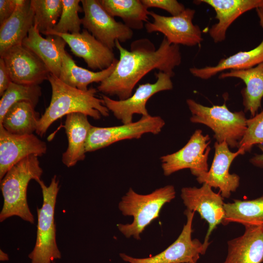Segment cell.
<instances>
[{
	"label": "cell",
	"mask_w": 263,
	"mask_h": 263,
	"mask_svg": "<svg viewBox=\"0 0 263 263\" xmlns=\"http://www.w3.org/2000/svg\"><path fill=\"white\" fill-rule=\"evenodd\" d=\"M115 47L119 59L113 73L100 83L97 90L106 95H116L121 100L130 97L136 84L152 70L172 77L175 75L173 70L181 63L179 45L169 43L165 37L157 49L146 38L132 41L130 50L118 40Z\"/></svg>",
	"instance_id": "cell-1"
},
{
	"label": "cell",
	"mask_w": 263,
	"mask_h": 263,
	"mask_svg": "<svg viewBox=\"0 0 263 263\" xmlns=\"http://www.w3.org/2000/svg\"><path fill=\"white\" fill-rule=\"evenodd\" d=\"M52 88L50 103L40 117L36 131L43 136L56 120L73 113H81L95 120L108 116L109 110L102 99L95 96L97 90L90 88L83 91L71 87L57 77L50 74L48 78Z\"/></svg>",
	"instance_id": "cell-2"
},
{
	"label": "cell",
	"mask_w": 263,
	"mask_h": 263,
	"mask_svg": "<svg viewBox=\"0 0 263 263\" xmlns=\"http://www.w3.org/2000/svg\"><path fill=\"white\" fill-rule=\"evenodd\" d=\"M43 170L38 156L31 155L12 167L0 180L3 204L0 213V222L16 216L34 224V217L27 200V189L31 180L38 183Z\"/></svg>",
	"instance_id": "cell-3"
},
{
	"label": "cell",
	"mask_w": 263,
	"mask_h": 263,
	"mask_svg": "<svg viewBox=\"0 0 263 263\" xmlns=\"http://www.w3.org/2000/svg\"><path fill=\"white\" fill-rule=\"evenodd\" d=\"M176 191L172 185L157 188L148 194H140L130 188L122 197L118 207L124 216L133 218L131 224L117 225L119 230L126 237L132 236L140 239L145 228L159 216L163 206L175 197Z\"/></svg>",
	"instance_id": "cell-4"
},
{
	"label": "cell",
	"mask_w": 263,
	"mask_h": 263,
	"mask_svg": "<svg viewBox=\"0 0 263 263\" xmlns=\"http://www.w3.org/2000/svg\"><path fill=\"white\" fill-rule=\"evenodd\" d=\"M186 102L192 114L191 122L210 128L218 143L225 142L231 148H238L246 130L247 119L244 112L230 111L225 102L212 107L204 106L192 99H188Z\"/></svg>",
	"instance_id": "cell-5"
},
{
	"label": "cell",
	"mask_w": 263,
	"mask_h": 263,
	"mask_svg": "<svg viewBox=\"0 0 263 263\" xmlns=\"http://www.w3.org/2000/svg\"><path fill=\"white\" fill-rule=\"evenodd\" d=\"M43 203L41 208H37L38 225L35 246L29 254L31 263H53L61 258L56 242V228L55 223V209L56 197L59 191V181L56 175L46 186L39 181Z\"/></svg>",
	"instance_id": "cell-6"
},
{
	"label": "cell",
	"mask_w": 263,
	"mask_h": 263,
	"mask_svg": "<svg viewBox=\"0 0 263 263\" xmlns=\"http://www.w3.org/2000/svg\"><path fill=\"white\" fill-rule=\"evenodd\" d=\"M84 16L81 23L85 29L112 50L115 41L124 42L133 36L132 29L117 21L104 9L99 0H81Z\"/></svg>",
	"instance_id": "cell-7"
},
{
	"label": "cell",
	"mask_w": 263,
	"mask_h": 263,
	"mask_svg": "<svg viewBox=\"0 0 263 263\" xmlns=\"http://www.w3.org/2000/svg\"><path fill=\"white\" fill-rule=\"evenodd\" d=\"M195 212L187 209L184 212L187 222L177 239L162 252L153 256L137 258L120 253L121 259L129 263H197L200 255L207 249L197 239H192V221Z\"/></svg>",
	"instance_id": "cell-8"
},
{
	"label": "cell",
	"mask_w": 263,
	"mask_h": 263,
	"mask_svg": "<svg viewBox=\"0 0 263 263\" xmlns=\"http://www.w3.org/2000/svg\"><path fill=\"white\" fill-rule=\"evenodd\" d=\"M165 124L164 120L160 116L149 114L142 116L136 122L120 126H93L86 143V152L93 151L123 140L139 139L147 133L157 134Z\"/></svg>",
	"instance_id": "cell-9"
},
{
	"label": "cell",
	"mask_w": 263,
	"mask_h": 263,
	"mask_svg": "<svg viewBox=\"0 0 263 263\" xmlns=\"http://www.w3.org/2000/svg\"><path fill=\"white\" fill-rule=\"evenodd\" d=\"M195 14L193 9L186 8L176 16H161L150 11L153 21L145 23L148 33L158 32L164 35L172 44L194 46L203 41L202 32L200 27L194 24L192 20Z\"/></svg>",
	"instance_id": "cell-10"
},
{
	"label": "cell",
	"mask_w": 263,
	"mask_h": 263,
	"mask_svg": "<svg viewBox=\"0 0 263 263\" xmlns=\"http://www.w3.org/2000/svg\"><path fill=\"white\" fill-rule=\"evenodd\" d=\"M210 137L196 130L188 143L180 150L161 157L164 174L169 176L185 169H189L197 177L208 171V156L210 150Z\"/></svg>",
	"instance_id": "cell-11"
},
{
	"label": "cell",
	"mask_w": 263,
	"mask_h": 263,
	"mask_svg": "<svg viewBox=\"0 0 263 263\" xmlns=\"http://www.w3.org/2000/svg\"><path fill=\"white\" fill-rule=\"evenodd\" d=\"M155 75L157 78L155 82L140 84L134 94L126 99L116 100L102 95L104 105L124 124L132 122L134 114L149 115L146 108L149 99L157 93L173 88L171 77L169 75L159 71L155 73Z\"/></svg>",
	"instance_id": "cell-12"
},
{
	"label": "cell",
	"mask_w": 263,
	"mask_h": 263,
	"mask_svg": "<svg viewBox=\"0 0 263 263\" xmlns=\"http://www.w3.org/2000/svg\"><path fill=\"white\" fill-rule=\"evenodd\" d=\"M181 197L187 209L198 212L201 218L208 223V228L203 242L207 248L210 244L208 240L211 232L217 225L222 223L225 217L223 197L220 192H214L206 183H203L199 188H182Z\"/></svg>",
	"instance_id": "cell-13"
},
{
	"label": "cell",
	"mask_w": 263,
	"mask_h": 263,
	"mask_svg": "<svg viewBox=\"0 0 263 263\" xmlns=\"http://www.w3.org/2000/svg\"><path fill=\"white\" fill-rule=\"evenodd\" d=\"M2 58L13 82L23 85H39L48 80L50 74L41 59L22 44L12 47Z\"/></svg>",
	"instance_id": "cell-14"
},
{
	"label": "cell",
	"mask_w": 263,
	"mask_h": 263,
	"mask_svg": "<svg viewBox=\"0 0 263 263\" xmlns=\"http://www.w3.org/2000/svg\"><path fill=\"white\" fill-rule=\"evenodd\" d=\"M46 151V143L34 134H13L0 124V180L12 167L27 156H41Z\"/></svg>",
	"instance_id": "cell-15"
},
{
	"label": "cell",
	"mask_w": 263,
	"mask_h": 263,
	"mask_svg": "<svg viewBox=\"0 0 263 263\" xmlns=\"http://www.w3.org/2000/svg\"><path fill=\"white\" fill-rule=\"evenodd\" d=\"M215 153L210 169L196 177L200 184L206 183L211 188H218L223 198H228L240 184V177L229 173V168L234 159L244 153L241 150L231 151L225 142L214 144Z\"/></svg>",
	"instance_id": "cell-16"
},
{
	"label": "cell",
	"mask_w": 263,
	"mask_h": 263,
	"mask_svg": "<svg viewBox=\"0 0 263 263\" xmlns=\"http://www.w3.org/2000/svg\"><path fill=\"white\" fill-rule=\"evenodd\" d=\"M44 35L58 36L62 38L76 56L82 58L89 68L105 70L116 58L113 50L98 40L86 29L77 34H60L51 30Z\"/></svg>",
	"instance_id": "cell-17"
},
{
	"label": "cell",
	"mask_w": 263,
	"mask_h": 263,
	"mask_svg": "<svg viewBox=\"0 0 263 263\" xmlns=\"http://www.w3.org/2000/svg\"><path fill=\"white\" fill-rule=\"evenodd\" d=\"M196 4L205 3L213 8L218 22L209 28L208 33L215 43L224 41L227 30L239 17L253 9H263V0H197Z\"/></svg>",
	"instance_id": "cell-18"
},
{
	"label": "cell",
	"mask_w": 263,
	"mask_h": 263,
	"mask_svg": "<svg viewBox=\"0 0 263 263\" xmlns=\"http://www.w3.org/2000/svg\"><path fill=\"white\" fill-rule=\"evenodd\" d=\"M261 26L263 29V9H256ZM263 62V39L255 48L247 51H240L233 55L221 59L214 66L202 68H189L194 76L207 80L219 73L227 70H239L249 69Z\"/></svg>",
	"instance_id": "cell-19"
},
{
	"label": "cell",
	"mask_w": 263,
	"mask_h": 263,
	"mask_svg": "<svg viewBox=\"0 0 263 263\" xmlns=\"http://www.w3.org/2000/svg\"><path fill=\"white\" fill-rule=\"evenodd\" d=\"M31 0H18L12 16L0 25V56L13 47L22 44L34 26Z\"/></svg>",
	"instance_id": "cell-20"
},
{
	"label": "cell",
	"mask_w": 263,
	"mask_h": 263,
	"mask_svg": "<svg viewBox=\"0 0 263 263\" xmlns=\"http://www.w3.org/2000/svg\"><path fill=\"white\" fill-rule=\"evenodd\" d=\"M241 236L228 241L223 263H263V228L246 226Z\"/></svg>",
	"instance_id": "cell-21"
},
{
	"label": "cell",
	"mask_w": 263,
	"mask_h": 263,
	"mask_svg": "<svg viewBox=\"0 0 263 263\" xmlns=\"http://www.w3.org/2000/svg\"><path fill=\"white\" fill-rule=\"evenodd\" d=\"M66 42L61 37L47 35L43 38L36 27L29 31L22 45L36 54L45 64L50 74L59 77L62 64V49Z\"/></svg>",
	"instance_id": "cell-22"
},
{
	"label": "cell",
	"mask_w": 263,
	"mask_h": 263,
	"mask_svg": "<svg viewBox=\"0 0 263 263\" xmlns=\"http://www.w3.org/2000/svg\"><path fill=\"white\" fill-rule=\"evenodd\" d=\"M92 127L86 114L73 113L66 115L64 127L68 145L62 156V162L66 167H73L85 159L86 143Z\"/></svg>",
	"instance_id": "cell-23"
},
{
	"label": "cell",
	"mask_w": 263,
	"mask_h": 263,
	"mask_svg": "<svg viewBox=\"0 0 263 263\" xmlns=\"http://www.w3.org/2000/svg\"><path fill=\"white\" fill-rule=\"evenodd\" d=\"M235 77L241 79L245 87L241 91L244 112L253 117L262 107L263 97V62L247 69L229 70L220 74L219 78Z\"/></svg>",
	"instance_id": "cell-24"
},
{
	"label": "cell",
	"mask_w": 263,
	"mask_h": 263,
	"mask_svg": "<svg viewBox=\"0 0 263 263\" xmlns=\"http://www.w3.org/2000/svg\"><path fill=\"white\" fill-rule=\"evenodd\" d=\"M61 54V68L58 78L66 84L83 91L89 89V84L93 82L100 83L108 78L115 70L118 61L115 58L108 68L94 72L78 66L65 48L62 49Z\"/></svg>",
	"instance_id": "cell-25"
},
{
	"label": "cell",
	"mask_w": 263,
	"mask_h": 263,
	"mask_svg": "<svg viewBox=\"0 0 263 263\" xmlns=\"http://www.w3.org/2000/svg\"><path fill=\"white\" fill-rule=\"evenodd\" d=\"M225 215L222 224L226 225L237 223L244 226L263 228V195L249 200L235 199L232 203H225Z\"/></svg>",
	"instance_id": "cell-26"
},
{
	"label": "cell",
	"mask_w": 263,
	"mask_h": 263,
	"mask_svg": "<svg viewBox=\"0 0 263 263\" xmlns=\"http://www.w3.org/2000/svg\"><path fill=\"white\" fill-rule=\"evenodd\" d=\"M103 7L113 17H118L133 30H141L149 22L150 11L140 0H100Z\"/></svg>",
	"instance_id": "cell-27"
},
{
	"label": "cell",
	"mask_w": 263,
	"mask_h": 263,
	"mask_svg": "<svg viewBox=\"0 0 263 263\" xmlns=\"http://www.w3.org/2000/svg\"><path fill=\"white\" fill-rule=\"evenodd\" d=\"M31 103L21 101L14 104L5 114L1 124L8 132L18 135L33 134L40 119Z\"/></svg>",
	"instance_id": "cell-28"
},
{
	"label": "cell",
	"mask_w": 263,
	"mask_h": 263,
	"mask_svg": "<svg viewBox=\"0 0 263 263\" xmlns=\"http://www.w3.org/2000/svg\"><path fill=\"white\" fill-rule=\"evenodd\" d=\"M41 94L39 85H23L12 82L0 100V123L14 104L26 101L36 107Z\"/></svg>",
	"instance_id": "cell-29"
},
{
	"label": "cell",
	"mask_w": 263,
	"mask_h": 263,
	"mask_svg": "<svg viewBox=\"0 0 263 263\" xmlns=\"http://www.w3.org/2000/svg\"><path fill=\"white\" fill-rule=\"evenodd\" d=\"M34 11V26L44 34L53 29L62 10V0H31Z\"/></svg>",
	"instance_id": "cell-30"
},
{
	"label": "cell",
	"mask_w": 263,
	"mask_h": 263,
	"mask_svg": "<svg viewBox=\"0 0 263 263\" xmlns=\"http://www.w3.org/2000/svg\"><path fill=\"white\" fill-rule=\"evenodd\" d=\"M62 10L60 19L53 30L60 34H75L80 33L81 19L78 13L83 11L79 0H62Z\"/></svg>",
	"instance_id": "cell-31"
},
{
	"label": "cell",
	"mask_w": 263,
	"mask_h": 263,
	"mask_svg": "<svg viewBox=\"0 0 263 263\" xmlns=\"http://www.w3.org/2000/svg\"><path fill=\"white\" fill-rule=\"evenodd\" d=\"M256 144L263 145V110L246 120V130L239 142L238 149L245 153L250 151Z\"/></svg>",
	"instance_id": "cell-32"
},
{
	"label": "cell",
	"mask_w": 263,
	"mask_h": 263,
	"mask_svg": "<svg viewBox=\"0 0 263 263\" xmlns=\"http://www.w3.org/2000/svg\"><path fill=\"white\" fill-rule=\"evenodd\" d=\"M141 1L148 8H158L167 11L171 16L178 15L186 9L184 5L176 0H141Z\"/></svg>",
	"instance_id": "cell-33"
},
{
	"label": "cell",
	"mask_w": 263,
	"mask_h": 263,
	"mask_svg": "<svg viewBox=\"0 0 263 263\" xmlns=\"http://www.w3.org/2000/svg\"><path fill=\"white\" fill-rule=\"evenodd\" d=\"M18 0H0V25L14 12Z\"/></svg>",
	"instance_id": "cell-34"
},
{
	"label": "cell",
	"mask_w": 263,
	"mask_h": 263,
	"mask_svg": "<svg viewBox=\"0 0 263 263\" xmlns=\"http://www.w3.org/2000/svg\"><path fill=\"white\" fill-rule=\"evenodd\" d=\"M3 59L0 58V96H1L12 82Z\"/></svg>",
	"instance_id": "cell-35"
},
{
	"label": "cell",
	"mask_w": 263,
	"mask_h": 263,
	"mask_svg": "<svg viewBox=\"0 0 263 263\" xmlns=\"http://www.w3.org/2000/svg\"><path fill=\"white\" fill-rule=\"evenodd\" d=\"M259 148L262 150L261 154H256L251 160V162L256 166L263 167V145H259Z\"/></svg>",
	"instance_id": "cell-36"
},
{
	"label": "cell",
	"mask_w": 263,
	"mask_h": 263,
	"mask_svg": "<svg viewBox=\"0 0 263 263\" xmlns=\"http://www.w3.org/2000/svg\"><path fill=\"white\" fill-rule=\"evenodd\" d=\"M9 260V257L7 254L3 252L1 249L0 250V261H7Z\"/></svg>",
	"instance_id": "cell-37"
},
{
	"label": "cell",
	"mask_w": 263,
	"mask_h": 263,
	"mask_svg": "<svg viewBox=\"0 0 263 263\" xmlns=\"http://www.w3.org/2000/svg\"></svg>",
	"instance_id": "cell-38"
}]
</instances>
